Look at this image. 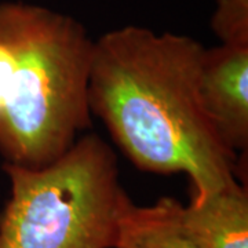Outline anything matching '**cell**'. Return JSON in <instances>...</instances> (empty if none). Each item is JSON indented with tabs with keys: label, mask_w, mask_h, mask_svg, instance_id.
Listing matches in <instances>:
<instances>
[{
	"label": "cell",
	"mask_w": 248,
	"mask_h": 248,
	"mask_svg": "<svg viewBox=\"0 0 248 248\" xmlns=\"http://www.w3.org/2000/svg\"><path fill=\"white\" fill-rule=\"evenodd\" d=\"M204 50L189 36L119 28L94 42L89 78L90 110L124 155L149 172L186 174L192 202L237 182L236 153L200 95Z\"/></svg>",
	"instance_id": "6da1fadb"
},
{
	"label": "cell",
	"mask_w": 248,
	"mask_h": 248,
	"mask_svg": "<svg viewBox=\"0 0 248 248\" xmlns=\"http://www.w3.org/2000/svg\"><path fill=\"white\" fill-rule=\"evenodd\" d=\"M93 47L66 14L0 4V151L10 164L45 167L90 127Z\"/></svg>",
	"instance_id": "7a4b0ae2"
},
{
	"label": "cell",
	"mask_w": 248,
	"mask_h": 248,
	"mask_svg": "<svg viewBox=\"0 0 248 248\" xmlns=\"http://www.w3.org/2000/svg\"><path fill=\"white\" fill-rule=\"evenodd\" d=\"M4 170L11 196L0 214V248H115L128 196L99 137L80 138L45 167Z\"/></svg>",
	"instance_id": "3957f363"
},
{
	"label": "cell",
	"mask_w": 248,
	"mask_h": 248,
	"mask_svg": "<svg viewBox=\"0 0 248 248\" xmlns=\"http://www.w3.org/2000/svg\"><path fill=\"white\" fill-rule=\"evenodd\" d=\"M203 105L223 142L236 153L248 146V43L205 48L200 68Z\"/></svg>",
	"instance_id": "277c9868"
},
{
	"label": "cell",
	"mask_w": 248,
	"mask_h": 248,
	"mask_svg": "<svg viewBox=\"0 0 248 248\" xmlns=\"http://www.w3.org/2000/svg\"><path fill=\"white\" fill-rule=\"evenodd\" d=\"M185 231L202 248H248V193L239 182L181 207Z\"/></svg>",
	"instance_id": "5b68a950"
},
{
	"label": "cell",
	"mask_w": 248,
	"mask_h": 248,
	"mask_svg": "<svg viewBox=\"0 0 248 248\" xmlns=\"http://www.w3.org/2000/svg\"><path fill=\"white\" fill-rule=\"evenodd\" d=\"M181 207L172 197L145 207L127 199L119 217L115 248H202L185 231Z\"/></svg>",
	"instance_id": "8992f818"
},
{
	"label": "cell",
	"mask_w": 248,
	"mask_h": 248,
	"mask_svg": "<svg viewBox=\"0 0 248 248\" xmlns=\"http://www.w3.org/2000/svg\"><path fill=\"white\" fill-rule=\"evenodd\" d=\"M211 25L221 43H248V0H217Z\"/></svg>",
	"instance_id": "52a82bcc"
}]
</instances>
